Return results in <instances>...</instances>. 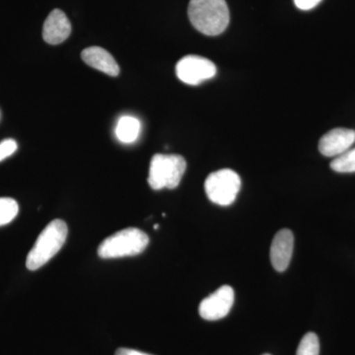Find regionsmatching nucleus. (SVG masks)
Listing matches in <instances>:
<instances>
[{"label":"nucleus","mask_w":355,"mask_h":355,"mask_svg":"<svg viewBox=\"0 0 355 355\" xmlns=\"http://www.w3.org/2000/svg\"><path fill=\"white\" fill-rule=\"evenodd\" d=\"M71 34V24L64 11L55 9L44 23L43 38L50 44H62Z\"/></svg>","instance_id":"9d476101"},{"label":"nucleus","mask_w":355,"mask_h":355,"mask_svg":"<svg viewBox=\"0 0 355 355\" xmlns=\"http://www.w3.org/2000/svg\"><path fill=\"white\" fill-rule=\"evenodd\" d=\"M331 168L338 173H355V147L334 159Z\"/></svg>","instance_id":"ddd939ff"},{"label":"nucleus","mask_w":355,"mask_h":355,"mask_svg":"<svg viewBox=\"0 0 355 355\" xmlns=\"http://www.w3.org/2000/svg\"><path fill=\"white\" fill-rule=\"evenodd\" d=\"M216 67L211 60L200 55H187L178 62L176 74L182 83L198 85L216 76Z\"/></svg>","instance_id":"423d86ee"},{"label":"nucleus","mask_w":355,"mask_h":355,"mask_svg":"<svg viewBox=\"0 0 355 355\" xmlns=\"http://www.w3.org/2000/svg\"><path fill=\"white\" fill-rule=\"evenodd\" d=\"M265 355H270V354H265Z\"/></svg>","instance_id":"6ab92c4d"},{"label":"nucleus","mask_w":355,"mask_h":355,"mask_svg":"<svg viewBox=\"0 0 355 355\" xmlns=\"http://www.w3.org/2000/svg\"><path fill=\"white\" fill-rule=\"evenodd\" d=\"M83 62L93 69L104 72L110 76H118L120 67L113 55L100 46H90L81 53Z\"/></svg>","instance_id":"9b49d317"},{"label":"nucleus","mask_w":355,"mask_h":355,"mask_svg":"<svg viewBox=\"0 0 355 355\" xmlns=\"http://www.w3.org/2000/svg\"><path fill=\"white\" fill-rule=\"evenodd\" d=\"M321 1L322 0H294V3L301 10L307 11L315 8Z\"/></svg>","instance_id":"f3484780"},{"label":"nucleus","mask_w":355,"mask_h":355,"mask_svg":"<svg viewBox=\"0 0 355 355\" xmlns=\"http://www.w3.org/2000/svg\"><path fill=\"white\" fill-rule=\"evenodd\" d=\"M67 223L60 219H55L42 231L34 247L29 252L26 260V266L29 270H37L46 265L60 252L67 241Z\"/></svg>","instance_id":"f03ea898"},{"label":"nucleus","mask_w":355,"mask_h":355,"mask_svg":"<svg viewBox=\"0 0 355 355\" xmlns=\"http://www.w3.org/2000/svg\"><path fill=\"white\" fill-rule=\"evenodd\" d=\"M293 233L289 229H282L273 238L270 246V261L277 272H284L291 263L293 253Z\"/></svg>","instance_id":"1a4fd4ad"},{"label":"nucleus","mask_w":355,"mask_h":355,"mask_svg":"<svg viewBox=\"0 0 355 355\" xmlns=\"http://www.w3.org/2000/svg\"><path fill=\"white\" fill-rule=\"evenodd\" d=\"M17 142L14 139H8L0 142V162L4 159L12 155L17 150Z\"/></svg>","instance_id":"dca6fc26"},{"label":"nucleus","mask_w":355,"mask_h":355,"mask_svg":"<svg viewBox=\"0 0 355 355\" xmlns=\"http://www.w3.org/2000/svg\"><path fill=\"white\" fill-rule=\"evenodd\" d=\"M149 237L139 228H127L109 236L98 248L101 259L137 256L148 246Z\"/></svg>","instance_id":"7ed1b4c3"},{"label":"nucleus","mask_w":355,"mask_h":355,"mask_svg":"<svg viewBox=\"0 0 355 355\" xmlns=\"http://www.w3.org/2000/svg\"><path fill=\"white\" fill-rule=\"evenodd\" d=\"M320 342L316 334L308 333L303 336L296 355H319Z\"/></svg>","instance_id":"2eb2a0df"},{"label":"nucleus","mask_w":355,"mask_h":355,"mask_svg":"<svg viewBox=\"0 0 355 355\" xmlns=\"http://www.w3.org/2000/svg\"><path fill=\"white\" fill-rule=\"evenodd\" d=\"M19 205L10 198H0V226L6 225L17 216Z\"/></svg>","instance_id":"4468645a"},{"label":"nucleus","mask_w":355,"mask_h":355,"mask_svg":"<svg viewBox=\"0 0 355 355\" xmlns=\"http://www.w3.org/2000/svg\"><path fill=\"white\" fill-rule=\"evenodd\" d=\"M140 121L132 116H121L116 123V137L123 144H132L139 137Z\"/></svg>","instance_id":"f8f14e48"},{"label":"nucleus","mask_w":355,"mask_h":355,"mask_svg":"<svg viewBox=\"0 0 355 355\" xmlns=\"http://www.w3.org/2000/svg\"><path fill=\"white\" fill-rule=\"evenodd\" d=\"M235 293L232 287L221 286L209 297L203 299L198 308L200 317L207 321H217L227 316L234 304Z\"/></svg>","instance_id":"0eeeda50"},{"label":"nucleus","mask_w":355,"mask_h":355,"mask_svg":"<svg viewBox=\"0 0 355 355\" xmlns=\"http://www.w3.org/2000/svg\"><path fill=\"white\" fill-rule=\"evenodd\" d=\"M187 169L183 156L177 154H155L149 167L148 184L153 190L176 189Z\"/></svg>","instance_id":"20e7f679"},{"label":"nucleus","mask_w":355,"mask_h":355,"mask_svg":"<svg viewBox=\"0 0 355 355\" xmlns=\"http://www.w3.org/2000/svg\"><path fill=\"white\" fill-rule=\"evenodd\" d=\"M355 142V130L334 128L324 135L319 142V150L326 157H338L349 150Z\"/></svg>","instance_id":"6e6552de"},{"label":"nucleus","mask_w":355,"mask_h":355,"mask_svg":"<svg viewBox=\"0 0 355 355\" xmlns=\"http://www.w3.org/2000/svg\"><path fill=\"white\" fill-rule=\"evenodd\" d=\"M205 189L207 198L212 202L227 207L235 202L241 189V179L233 170H219L207 178Z\"/></svg>","instance_id":"39448f33"},{"label":"nucleus","mask_w":355,"mask_h":355,"mask_svg":"<svg viewBox=\"0 0 355 355\" xmlns=\"http://www.w3.org/2000/svg\"><path fill=\"white\" fill-rule=\"evenodd\" d=\"M114 355H151L148 354H144V352H139V350L130 349H119L116 352Z\"/></svg>","instance_id":"a211bd4d"},{"label":"nucleus","mask_w":355,"mask_h":355,"mask_svg":"<svg viewBox=\"0 0 355 355\" xmlns=\"http://www.w3.org/2000/svg\"><path fill=\"white\" fill-rule=\"evenodd\" d=\"M188 15L191 25L207 36H218L230 21L225 0H191Z\"/></svg>","instance_id":"f257e3e1"}]
</instances>
